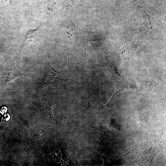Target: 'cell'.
Here are the masks:
<instances>
[{
  "mask_svg": "<svg viewBox=\"0 0 166 166\" xmlns=\"http://www.w3.org/2000/svg\"><path fill=\"white\" fill-rule=\"evenodd\" d=\"M59 73L51 67L48 61L45 64L44 70V78L40 83L41 88H45L50 85L58 84L60 81Z\"/></svg>",
  "mask_w": 166,
  "mask_h": 166,
  "instance_id": "1",
  "label": "cell"
},
{
  "mask_svg": "<svg viewBox=\"0 0 166 166\" xmlns=\"http://www.w3.org/2000/svg\"><path fill=\"white\" fill-rule=\"evenodd\" d=\"M2 76L6 84L10 83L19 77L24 76L33 78V77L25 75L20 72L17 69L15 61H11L3 70Z\"/></svg>",
  "mask_w": 166,
  "mask_h": 166,
  "instance_id": "2",
  "label": "cell"
},
{
  "mask_svg": "<svg viewBox=\"0 0 166 166\" xmlns=\"http://www.w3.org/2000/svg\"><path fill=\"white\" fill-rule=\"evenodd\" d=\"M38 29H37L35 30H30L28 31L26 34L25 36L24 37V39L25 41H28L32 39L37 33Z\"/></svg>",
  "mask_w": 166,
  "mask_h": 166,
  "instance_id": "3",
  "label": "cell"
},
{
  "mask_svg": "<svg viewBox=\"0 0 166 166\" xmlns=\"http://www.w3.org/2000/svg\"><path fill=\"white\" fill-rule=\"evenodd\" d=\"M136 149V148H135L134 149H133V150H130V151H129L128 152H127L126 153H125V154H124V155H122L116 157V159H117V158H119L121 157L124 156H127V155H128L130 153L132 152H133Z\"/></svg>",
  "mask_w": 166,
  "mask_h": 166,
  "instance_id": "4",
  "label": "cell"
},
{
  "mask_svg": "<svg viewBox=\"0 0 166 166\" xmlns=\"http://www.w3.org/2000/svg\"><path fill=\"white\" fill-rule=\"evenodd\" d=\"M7 110V108L6 107H2L0 111V112L2 114H3L6 112Z\"/></svg>",
  "mask_w": 166,
  "mask_h": 166,
  "instance_id": "5",
  "label": "cell"
},
{
  "mask_svg": "<svg viewBox=\"0 0 166 166\" xmlns=\"http://www.w3.org/2000/svg\"><path fill=\"white\" fill-rule=\"evenodd\" d=\"M9 116V115L8 114H5L4 115V117H4V120H6V121L8 120V119H9V118H8V116Z\"/></svg>",
  "mask_w": 166,
  "mask_h": 166,
  "instance_id": "6",
  "label": "cell"
},
{
  "mask_svg": "<svg viewBox=\"0 0 166 166\" xmlns=\"http://www.w3.org/2000/svg\"><path fill=\"white\" fill-rule=\"evenodd\" d=\"M1 16H0V20H1Z\"/></svg>",
  "mask_w": 166,
  "mask_h": 166,
  "instance_id": "7",
  "label": "cell"
},
{
  "mask_svg": "<svg viewBox=\"0 0 166 166\" xmlns=\"http://www.w3.org/2000/svg\"><path fill=\"white\" fill-rule=\"evenodd\" d=\"M0 54H1V51L0 50Z\"/></svg>",
  "mask_w": 166,
  "mask_h": 166,
  "instance_id": "8",
  "label": "cell"
}]
</instances>
